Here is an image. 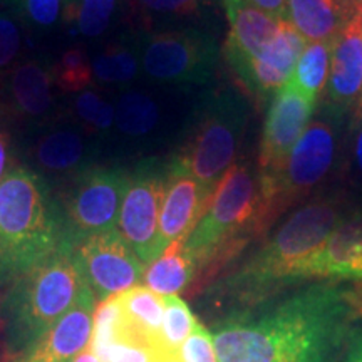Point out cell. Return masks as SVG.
Instances as JSON below:
<instances>
[{
	"label": "cell",
	"instance_id": "1",
	"mask_svg": "<svg viewBox=\"0 0 362 362\" xmlns=\"http://www.w3.org/2000/svg\"><path fill=\"white\" fill-rule=\"evenodd\" d=\"M346 288L314 282L228 312L211 334L218 362H339L356 322Z\"/></svg>",
	"mask_w": 362,
	"mask_h": 362
},
{
	"label": "cell",
	"instance_id": "2",
	"mask_svg": "<svg viewBox=\"0 0 362 362\" xmlns=\"http://www.w3.org/2000/svg\"><path fill=\"white\" fill-rule=\"evenodd\" d=\"M347 216L336 197H319L297 208L282 225L214 287L228 312L245 310L307 282V264ZM226 312V314H228Z\"/></svg>",
	"mask_w": 362,
	"mask_h": 362
},
{
	"label": "cell",
	"instance_id": "3",
	"mask_svg": "<svg viewBox=\"0 0 362 362\" xmlns=\"http://www.w3.org/2000/svg\"><path fill=\"white\" fill-rule=\"evenodd\" d=\"M49 181L13 166L0 181V282L17 280L66 242Z\"/></svg>",
	"mask_w": 362,
	"mask_h": 362
},
{
	"label": "cell",
	"instance_id": "4",
	"mask_svg": "<svg viewBox=\"0 0 362 362\" xmlns=\"http://www.w3.org/2000/svg\"><path fill=\"white\" fill-rule=\"evenodd\" d=\"M267 232L259 170L247 161H237L221 178L205 214L185 238V248L198 272L214 274Z\"/></svg>",
	"mask_w": 362,
	"mask_h": 362
},
{
	"label": "cell",
	"instance_id": "5",
	"mask_svg": "<svg viewBox=\"0 0 362 362\" xmlns=\"http://www.w3.org/2000/svg\"><path fill=\"white\" fill-rule=\"evenodd\" d=\"M88 288L66 240L52 255L16 280L7 300L8 337L24 352L67 314Z\"/></svg>",
	"mask_w": 362,
	"mask_h": 362
},
{
	"label": "cell",
	"instance_id": "6",
	"mask_svg": "<svg viewBox=\"0 0 362 362\" xmlns=\"http://www.w3.org/2000/svg\"><path fill=\"white\" fill-rule=\"evenodd\" d=\"M248 123V106L232 89L208 93L194 110L187 138L175 158L205 187L215 188L237 163L240 144Z\"/></svg>",
	"mask_w": 362,
	"mask_h": 362
},
{
	"label": "cell",
	"instance_id": "7",
	"mask_svg": "<svg viewBox=\"0 0 362 362\" xmlns=\"http://www.w3.org/2000/svg\"><path fill=\"white\" fill-rule=\"evenodd\" d=\"M339 116L327 106L310 121L291 155L274 175L260 176L262 216L267 230L329 175L336 160Z\"/></svg>",
	"mask_w": 362,
	"mask_h": 362
},
{
	"label": "cell",
	"instance_id": "8",
	"mask_svg": "<svg viewBox=\"0 0 362 362\" xmlns=\"http://www.w3.org/2000/svg\"><path fill=\"white\" fill-rule=\"evenodd\" d=\"M141 71L151 81L180 86H205L214 78L218 44L197 27L139 33Z\"/></svg>",
	"mask_w": 362,
	"mask_h": 362
},
{
	"label": "cell",
	"instance_id": "9",
	"mask_svg": "<svg viewBox=\"0 0 362 362\" xmlns=\"http://www.w3.org/2000/svg\"><path fill=\"white\" fill-rule=\"evenodd\" d=\"M129 173L119 166H89L67 181V188L57 202L71 243L89 235L115 230L119 216Z\"/></svg>",
	"mask_w": 362,
	"mask_h": 362
},
{
	"label": "cell",
	"instance_id": "10",
	"mask_svg": "<svg viewBox=\"0 0 362 362\" xmlns=\"http://www.w3.org/2000/svg\"><path fill=\"white\" fill-rule=\"evenodd\" d=\"M166 163L144 160L129 175L116 230L143 265L161 255L160 211L165 192Z\"/></svg>",
	"mask_w": 362,
	"mask_h": 362
},
{
	"label": "cell",
	"instance_id": "11",
	"mask_svg": "<svg viewBox=\"0 0 362 362\" xmlns=\"http://www.w3.org/2000/svg\"><path fill=\"white\" fill-rule=\"evenodd\" d=\"M54 59L47 54L24 57L0 78V117L22 129L54 123Z\"/></svg>",
	"mask_w": 362,
	"mask_h": 362
},
{
	"label": "cell",
	"instance_id": "12",
	"mask_svg": "<svg viewBox=\"0 0 362 362\" xmlns=\"http://www.w3.org/2000/svg\"><path fill=\"white\" fill-rule=\"evenodd\" d=\"M76 264L98 302L119 296L143 280V264L117 230L89 235L72 243Z\"/></svg>",
	"mask_w": 362,
	"mask_h": 362
},
{
	"label": "cell",
	"instance_id": "13",
	"mask_svg": "<svg viewBox=\"0 0 362 362\" xmlns=\"http://www.w3.org/2000/svg\"><path fill=\"white\" fill-rule=\"evenodd\" d=\"M315 104L314 99L307 98L291 81L274 94L260 139V176L274 175L284 165L292 148L304 134Z\"/></svg>",
	"mask_w": 362,
	"mask_h": 362
},
{
	"label": "cell",
	"instance_id": "14",
	"mask_svg": "<svg viewBox=\"0 0 362 362\" xmlns=\"http://www.w3.org/2000/svg\"><path fill=\"white\" fill-rule=\"evenodd\" d=\"M101 143L84 133L78 124H49L27 146V160L40 176L72 178L93 166Z\"/></svg>",
	"mask_w": 362,
	"mask_h": 362
},
{
	"label": "cell",
	"instance_id": "15",
	"mask_svg": "<svg viewBox=\"0 0 362 362\" xmlns=\"http://www.w3.org/2000/svg\"><path fill=\"white\" fill-rule=\"evenodd\" d=\"M214 193L187 170L178 158L166 161L165 192L160 211V248L185 240L205 214Z\"/></svg>",
	"mask_w": 362,
	"mask_h": 362
},
{
	"label": "cell",
	"instance_id": "16",
	"mask_svg": "<svg viewBox=\"0 0 362 362\" xmlns=\"http://www.w3.org/2000/svg\"><path fill=\"white\" fill-rule=\"evenodd\" d=\"M307 40L287 19L280 21L275 37L255 57L232 66L245 88L255 96L269 98L292 78Z\"/></svg>",
	"mask_w": 362,
	"mask_h": 362
},
{
	"label": "cell",
	"instance_id": "17",
	"mask_svg": "<svg viewBox=\"0 0 362 362\" xmlns=\"http://www.w3.org/2000/svg\"><path fill=\"white\" fill-rule=\"evenodd\" d=\"M96 305L94 293L86 288L67 314L33 346L21 352L19 362H74L76 357L90 346Z\"/></svg>",
	"mask_w": 362,
	"mask_h": 362
},
{
	"label": "cell",
	"instance_id": "18",
	"mask_svg": "<svg viewBox=\"0 0 362 362\" xmlns=\"http://www.w3.org/2000/svg\"><path fill=\"white\" fill-rule=\"evenodd\" d=\"M325 104L336 115L354 111L362 89V13L346 22L330 52Z\"/></svg>",
	"mask_w": 362,
	"mask_h": 362
},
{
	"label": "cell",
	"instance_id": "19",
	"mask_svg": "<svg viewBox=\"0 0 362 362\" xmlns=\"http://www.w3.org/2000/svg\"><path fill=\"white\" fill-rule=\"evenodd\" d=\"M309 280H351L362 284V214L347 215L327 243L307 264Z\"/></svg>",
	"mask_w": 362,
	"mask_h": 362
},
{
	"label": "cell",
	"instance_id": "20",
	"mask_svg": "<svg viewBox=\"0 0 362 362\" xmlns=\"http://www.w3.org/2000/svg\"><path fill=\"white\" fill-rule=\"evenodd\" d=\"M228 17L225 57L230 67L255 57L277 34L280 21L240 0H223Z\"/></svg>",
	"mask_w": 362,
	"mask_h": 362
},
{
	"label": "cell",
	"instance_id": "21",
	"mask_svg": "<svg viewBox=\"0 0 362 362\" xmlns=\"http://www.w3.org/2000/svg\"><path fill=\"white\" fill-rule=\"evenodd\" d=\"M126 322L124 339H134L158 347L163 352L161 327L165 317V297L149 291L146 285H136L117 296ZM168 354V352H166Z\"/></svg>",
	"mask_w": 362,
	"mask_h": 362
},
{
	"label": "cell",
	"instance_id": "22",
	"mask_svg": "<svg viewBox=\"0 0 362 362\" xmlns=\"http://www.w3.org/2000/svg\"><path fill=\"white\" fill-rule=\"evenodd\" d=\"M163 123L161 101L146 90L126 88L115 104V131L123 141H143ZM111 136V138H112Z\"/></svg>",
	"mask_w": 362,
	"mask_h": 362
},
{
	"label": "cell",
	"instance_id": "23",
	"mask_svg": "<svg viewBox=\"0 0 362 362\" xmlns=\"http://www.w3.org/2000/svg\"><path fill=\"white\" fill-rule=\"evenodd\" d=\"M291 24L307 42H334L349 21L337 0H287Z\"/></svg>",
	"mask_w": 362,
	"mask_h": 362
},
{
	"label": "cell",
	"instance_id": "24",
	"mask_svg": "<svg viewBox=\"0 0 362 362\" xmlns=\"http://www.w3.org/2000/svg\"><path fill=\"white\" fill-rule=\"evenodd\" d=\"M197 274V264L185 248V240H176L165 248L155 262L146 265L143 282L158 296L170 297L183 292Z\"/></svg>",
	"mask_w": 362,
	"mask_h": 362
},
{
	"label": "cell",
	"instance_id": "25",
	"mask_svg": "<svg viewBox=\"0 0 362 362\" xmlns=\"http://www.w3.org/2000/svg\"><path fill=\"white\" fill-rule=\"evenodd\" d=\"M94 81L103 86H128L141 69L138 34H123L90 59Z\"/></svg>",
	"mask_w": 362,
	"mask_h": 362
},
{
	"label": "cell",
	"instance_id": "26",
	"mask_svg": "<svg viewBox=\"0 0 362 362\" xmlns=\"http://www.w3.org/2000/svg\"><path fill=\"white\" fill-rule=\"evenodd\" d=\"M123 0H67L64 24L83 39H99L119 22Z\"/></svg>",
	"mask_w": 362,
	"mask_h": 362
},
{
	"label": "cell",
	"instance_id": "27",
	"mask_svg": "<svg viewBox=\"0 0 362 362\" xmlns=\"http://www.w3.org/2000/svg\"><path fill=\"white\" fill-rule=\"evenodd\" d=\"M71 116L84 133L99 143H107L111 139L115 131V104L103 98L98 90L86 89L74 94Z\"/></svg>",
	"mask_w": 362,
	"mask_h": 362
},
{
	"label": "cell",
	"instance_id": "28",
	"mask_svg": "<svg viewBox=\"0 0 362 362\" xmlns=\"http://www.w3.org/2000/svg\"><path fill=\"white\" fill-rule=\"evenodd\" d=\"M330 42H310L298 57L296 69L292 72L291 83L296 84L307 98L317 103L320 93L327 86L330 71Z\"/></svg>",
	"mask_w": 362,
	"mask_h": 362
},
{
	"label": "cell",
	"instance_id": "29",
	"mask_svg": "<svg viewBox=\"0 0 362 362\" xmlns=\"http://www.w3.org/2000/svg\"><path fill=\"white\" fill-rule=\"evenodd\" d=\"M124 336L126 322L117 296L98 302L94 310L90 349L99 357V361L103 362L112 344L124 339Z\"/></svg>",
	"mask_w": 362,
	"mask_h": 362
},
{
	"label": "cell",
	"instance_id": "30",
	"mask_svg": "<svg viewBox=\"0 0 362 362\" xmlns=\"http://www.w3.org/2000/svg\"><path fill=\"white\" fill-rule=\"evenodd\" d=\"M93 83V62L84 49H67L54 62V84L62 93H83L86 89H90Z\"/></svg>",
	"mask_w": 362,
	"mask_h": 362
},
{
	"label": "cell",
	"instance_id": "31",
	"mask_svg": "<svg viewBox=\"0 0 362 362\" xmlns=\"http://www.w3.org/2000/svg\"><path fill=\"white\" fill-rule=\"evenodd\" d=\"M198 319L189 305L178 296L165 297V317L161 327L163 349L168 354H178L180 347L193 332Z\"/></svg>",
	"mask_w": 362,
	"mask_h": 362
},
{
	"label": "cell",
	"instance_id": "32",
	"mask_svg": "<svg viewBox=\"0 0 362 362\" xmlns=\"http://www.w3.org/2000/svg\"><path fill=\"white\" fill-rule=\"evenodd\" d=\"M66 6L67 0H17L12 8L25 30L44 34L64 24Z\"/></svg>",
	"mask_w": 362,
	"mask_h": 362
},
{
	"label": "cell",
	"instance_id": "33",
	"mask_svg": "<svg viewBox=\"0 0 362 362\" xmlns=\"http://www.w3.org/2000/svg\"><path fill=\"white\" fill-rule=\"evenodd\" d=\"M25 27L13 8L0 6V78L24 59Z\"/></svg>",
	"mask_w": 362,
	"mask_h": 362
},
{
	"label": "cell",
	"instance_id": "34",
	"mask_svg": "<svg viewBox=\"0 0 362 362\" xmlns=\"http://www.w3.org/2000/svg\"><path fill=\"white\" fill-rule=\"evenodd\" d=\"M166 354L151 344L134 341V339H121L112 344L103 362H161Z\"/></svg>",
	"mask_w": 362,
	"mask_h": 362
},
{
	"label": "cell",
	"instance_id": "35",
	"mask_svg": "<svg viewBox=\"0 0 362 362\" xmlns=\"http://www.w3.org/2000/svg\"><path fill=\"white\" fill-rule=\"evenodd\" d=\"M178 357L181 362H218L214 337L202 322L194 325L193 332L180 347Z\"/></svg>",
	"mask_w": 362,
	"mask_h": 362
},
{
	"label": "cell",
	"instance_id": "36",
	"mask_svg": "<svg viewBox=\"0 0 362 362\" xmlns=\"http://www.w3.org/2000/svg\"><path fill=\"white\" fill-rule=\"evenodd\" d=\"M144 13L163 17H194L202 12V0H136Z\"/></svg>",
	"mask_w": 362,
	"mask_h": 362
},
{
	"label": "cell",
	"instance_id": "37",
	"mask_svg": "<svg viewBox=\"0 0 362 362\" xmlns=\"http://www.w3.org/2000/svg\"><path fill=\"white\" fill-rule=\"evenodd\" d=\"M339 362H362V325L351 329Z\"/></svg>",
	"mask_w": 362,
	"mask_h": 362
},
{
	"label": "cell",
	"instance_id": "38",
	"mask_svg": "<svg viewBox=\"0 0 362 362\" xmlns=\"http://www.w3.org/2000/svg\"><path fill=\"white\" fill-rule=\"evenodd\" d=\"M13 149L11 133L0 128V181L13 168Z\"/></svg>",
	"mask_w": 362,
	"mask_h": 362
},
{
	"label": "cell",
	"instance_id": "39",
	"mask_svg": "<svg viewBox=\"0 0 362 362\" xmlns=\"http://www.w3.org/2000/svg\"><path fill=\"white\" fill-rule=\"evenodd\" d=\"M240 2L260 8L277 19H285L287 16V0H240Z\"/></svg>",
	"mask_w": 362,
	"mask_h": 362
},
{
	"label": "cell",
	"instance_id": "40",
	"mask_svg": "<svg viewBox=\"0 0 362 362\" xmlns=\"http://www.w3.org/2000/svg\"><path fill=\"white\" fill-rule=\"evenodd\" d=\"M351 128L352 133H354V138H352V161H354L357 173L362 176V117L352 119Z\"/></svg>",
	"mask_w": 362,
	"mask_h": 362
},
{
	"label": "cell",
	"instance_id": "41",
	"mask_svg": "<svg viewBox=\"0 0 362 362\" xmlns=\"http://www.w3.org/2000/svg\"><path fill=\"white\" fill-rule=\"evenodd\" d=\"M346 298L347 302H349V307L352 314H354V319L361 320L362 319V284L347 285Z\"/></svg>",
	"mask_w": 362,
	"mask_h": 362
},
{
	"label": "cell",
	"instance_id": "42",
	"mask_svg": "<svg viewBox=\"0 0 362 362\" xmlns=\"http://www.w3.org/2000/svg\"><path fill=\"white\" fill-rule=\"evenodd\" d=\"M337 2L347 16V19H352L354 16L362 13V0H337Z\"/></svg>",
	"mask_w": 362,
	"mask_h": 362
},
{
	"label": "cell",
	"instance_id": "43",
	"mask_svg": "<svg viewBox=\"0 0 362 362\" xmlns=\"http://www.w3.org/2000/svg\"><path fill=\"white\" fill-rule=\"evenodd\" d=\"M74 362H101V361H99V357L94 354V351L90 349L89 346L88 349H84L78 357H76Z\"/></svg>",
	"mask_w": 362,
	"mask_h": 362
},
{
	"label": "cell",
	"instance_id": "44",
	"mask_svg": "<svg viewBox=\"0 0 362 362\" xmlns=\"http://www.w3.org/2000/svg\"><path fill=\"white\" fill-rule=\"evenodd\" d=\"M357 117H362V89H361L359 101H357L356 107H354V115H352V119H357Z\"/></svg>",
	"mask_w": 362,
	"mask_h": 362
},
{
	"label": "cell",
	"instance_id": "45",
	"mask_svg": "<svg viewBox=\"0 0 362 362\" xmlns=\"http://www.w3.org/2000/svg\"><path fill=\"white\" fill-rule=\"evenodd\" d=\"M161 362H181V361H180L178 354H173V356H166Z\"/></svg>",
	"mask_w": 362,
	"mask_h": 362
},
{
	"label": "cell",
	"instance_id": "46",
	"mask_svg": "<svg viewBox=\"0 0 362 362\" xmlns=\"http://www.w3.org/2000/svg\"><path fill=\"white\" fill-rule=\"evenodd\" d=\"M16 2L17 0H0V6H6V7H13L16 6Z\"/></svg>",
	"mask_w": 362,
	"mask_h": 362
}]
</instances>
